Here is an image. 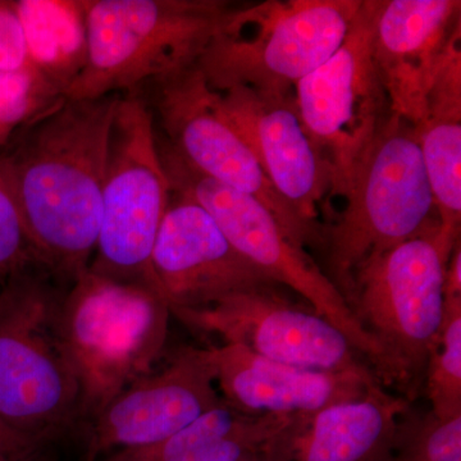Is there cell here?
Wrapping results in <instances>:
<instances>
[{"instance_id": "obj_1", "label": "cell", "mask_w": 461, "mask_h": 461, "mask_svg": "<svg viewBox=\"0 0 461 461\" xmlns=\"http://www.w3.org/2000/svg\"><path fill=\"white\" fill-rule=\"evenodd\" d=\"M120 98L59 99L0 153L41 268L69 285L89 269L95 253L109 132Z\"/></svg>"}, {"instance_id": "obj_2", "label": "cell", "mask_w": 461, "mask_h": 461, "mask_svg": "<svg viewBox=\"0 0 461 461\" xmlns=\"http://www.w3.org/2000/svg\"><path fill=\"white\" fill-rule=\"evenodd\" d=\"M89 54L63 98L140 93L198 65L235 7L221 0H85Z\"/></svg>"}, {"instance_id": "obj_3", "label": "cell", "mask_w": 461, "mask_h": 461, "mask_svg": "<svg viewBox=\"0 0 461 461\" xmlns=\"http://www.w3.org/2000/svg\"><path fill=\"white\" fill-rule=\"evenodd\" d=\"M171 308L154 288L87 269L60 299L58 333L80 384V421L153 372L165 348Z\"/></svg>"}, {"instance_id": "obj_4", "label": "cell", "mask_w": 461, "mask_h": 461, "mask_svg": "<svg viewBox=\"0 0 461 461\" xmlns=\"http://www.w3.org/2000/svg\"><path fill=\"white\" fill-rule=\"evenodd\" d=\"M62 295L32 271L0 291V423L36 448L80 423V384L58 333Z\"/></svg>"}, {"instance_id": "obj_5", "label": "cell", "mask_w": 461, "mask_h": 461, "mask_svg": "<svg viewBox=\"0 0 461 461\" xmlns=\"http://www.w3.org/2000/svg\"><path fill=\"white\" fill-rule=\"evenodd\" d=\"M363 0H269L233 9L200 57L212 89L294 95L344 42Z\"/></svg>"}, {"instance_id": "obj_6", "label": "cell", "mask_w": 461, "mask_h": 461, "mask_svg": "<svg viewBox=\"0 0 461 461\" xmlns=\"http://www.w3.org/2000/svg\"><path fill=\"white\" fill-rule=\"evenodd\" d=\"M344 211L324 230L329 277L344 290L357 267L437 227L414 124L393 114L357 165Z\"/></svg>"}, {"instance_id": "obj_7", "label": "cell", "mask_w": 461, "mask_h": 461, "mask_svg": "<svg viewBox=\"0 0 461 461\" xmlns=\"http://www.w3.org/2000/svg\"><path fill=\"white\" fill-rule=\"evenodd\" d=\"M435 229L373 254L342 295L364 332L381 348L391 386L417 390L444 320L446 263Z\"/></svg>"}, {"instance_id": "obj_8", "label": "cell", "mask_w": 461, "mask_h": 461, "mask_svg": "<svg viewBox=\"0 0 461 461\" xmlns=\"http://www.w3.org/2000/svg\"><path fill=\"white\" fill-rule=\"evenodd\" d=\"M171 191L153 112L141 94L121 95L109 132L102 222L89 271L160 293L151 253Z\"/></svg>"}, {"instance_id": "obj_9", "label": "cell", "mask_w": 461, "mask_h": 461, "mask_svg": "<svg viewBox=\"0 0 461 461\" xmlns=\"http://www.w3.org/2000/svg\"><path fill=\"white\" fill-rule=\"evenodd\" d=\"M160 162L171 189L204 206L230 244L275 284L290 288L330 321L366 359L381 384H391L386 357L360 327L329 275L253 196L191 168L157 133Z\"/></svg>"}, {"instance_id": "obj_10", "label": "cell", "mask_w": 461, "mask_h": 461, "mask_svg": "<svg viewBox=\"0 0 461 461\" xmlns=\"http://www.w3.org/2000/svg\"><path fill=\"white\" fill-rule=\"evenodd\" d=\"M382 5L363 0L339 50L294 90L306 132L329 167L330 193L342 198L366 149L393 114L373 57Z\"/></svg>"}, {"instance_id": "obj_11", "label": "cell", "mask_w": 461, "mask_h": 461, "mask_svg": "<svg viewBox=\"0 0 461 461\" xmlns=\"http://www.w3.org/2000/svg\"><path fill=\"white\" fill-rule=\"evenodd\" d=\"M144 99L162 129L160 139L212 180L262 203L300 247H323V239L306 226L276 193L256 158L240 139L218 105V93L198 66L145 86ZM139 93V94H140Z\"/></svg>"}, {"instance_id": "obj_12", "label": "cell", "mask_w": 461, "mask_h": 461, "mask_svg": "<svg viewBox=\"0 0 461 461\" xmlns=\"http://www.w3.org/2000/svg\"><path fill=\"white\" fill-rule=\"evenodd\" d=\"M278 287L267 285L205 308L171 309V313L196 332L218 336L223 344L242 346L275 362L315 371L371 369L338 327Z\"/></svg>"}, {"instance_id": "obj_13", "label": "cell", "mask_w": 461, "mask_h": 461, "mask_svg": "<svg viewBox=\"0 0 461 461\" xmlns=\"http://www.w3.org/2000/svg\"><path fill=\"white\" fill-rule=\"evenodd\" d=\"M151 269L171 309L205 308L277 285L239 253L204 206L175 190L151 253Z\"/></svg>"}, {"instance_id": "obj_14", "label": "cell", "mask_w": 461, "mask_h": 461, "mask_svg": "<svg viewBox=\"0 0 461 461\" xmlns=\"http://www.w3.org/2000/svg\"><path fill=\"white\" fill-rule=\"evenodd\" d=\"M218 93V91H217ZM218 105L258 165L297 217L321 236L330 169L306 132L294 95L276 96L247 87L218 93Z\"/></svg>"}, {"instance_id": "obj_15", "label": "cell", "mask_w": 461, "mask_h": 461, "mask_svg": "<svg viewBox=\"0 0 461 461\" xmlns=\"http://www.w3.org/2000/svg\"><path fill=\"white\" fill-rule=\"evenodd\" d=\"M221 402L200 348H182L166 368L124 388L90 421L85 461L157 444Z\"/></svg>"}, {"instance_id": "obj_16", "label": "cell", "mask_w": 461, "mask_h": 461, "mask_svg": "<svg viewBox=\"0 0 461 461\" xmlns=\"http://www.w3.org/2000/svg\"><path fill=\"white\" fill-rule=\"evenodd\" d=\"M224 402L247 414H306L350 402L381 384L372 369L330 372L260 357L240 345L200 348Z\"/></svg>"}, {"instance_id": "obj_17", "label": "cell", "mask_w": 461, "mask_h": 461, "mask_svg": "<svg viewBox=\"0 0 461 461\" xmlns=\"http://www.w3.org/2000/svg\"><path fill=\"white\" fill-rule=\"evenodd\" d=\"M459 0H384L373 57L391 111L411 124L426 117L437 67L461 23Z\"/></svg>"}, {"instance_id": "obj_18", "label": "cell", "mask_w": 461, "mask_h": 461, "mask_svg": "<svg viewBox=\"0 0 461 461\" xmlns=\"http://www.w3.org/2000/svg\"><path fill=\"white\" fill-rule=\"evenodd\" d=\"M406 396L382 384L366 395L293 415L262 454L263 461H387L403 415Z\"/></svg>"}, {"instance_id": "obj_19", "label": "cell", "mask_w": 461, "mask_h": 461, "mask_svg": "<svg viewBox=\"0 0 461 461\" xmlns=\"http://www.w3.org/2000/svg\"><path fill=\"white\" fill-rule=\"evenodd\" d=\"M287 415L247 414L222 402L157 444L122 448L98 461H242L262 456Z\"/></svg>"}, {"instance_id": "obj_20", "label": "cell", "mask_w": 461, "mask_h": 461, "mask_svg": "<svg viewBox=\"0 0 461 461\" xmlns=\"http://www.w3.org/2000/svg\"><path fill=\"white\" fill-rule=\"evenodd\" d=\"M33 71L65 96L83 74L89 54L85 0L12 2Z\"/></svg>"}, {"instance_id": "obj_21", "label": "cell", "mask_w": 461, "mask_h": 461, "mask_svg": "<svg viewBox=\"0 0 461 461\" xmlns=\"http://www.w3.org/2000/svg\"><path fill=\"white\" fill-rule=\"evenodd\" d=\"M414 127L437 213L435 242L447 263L460 241L461 114H427Z\"/></svg>"}, {"instance_id": "obj_22", "label": "cell", "mask_w": 461, "mask_h": 461, "mask_svg": "<svg viewBox=\"0 0 461 461\" xmlns=\"http://www.w3.org/2000/svg\"><path fill=\"white\" fill-rule=\"evenodd\" d=\"M423 382L436 417H461V299L445 302L444 320L430 348Z\"/></svg>"}, {"instance_id": "obj_23", "label": "cell", "mask_w": 461, "mask_h": 461, "mask_svg": "<svg viewBox=\"0 0 461 461\" xmlns=\"http://www.w3.org/2000/svg\"><path fill=\"white\" fill-rule=\"evenodd\" d=\"M387 461H461V417L441 420L409 409Z\"/></svg>"}, {"instance_id": "obj_24", "label": "cell", "mask_w": 461, "mask_h": 461, "mask_svg": "<svg viewBox=\"0 0 461 461\" xmlns=\"http://www.w3.org/2000/svg\"><path fill=\"white\" fill-rule=\"evenodd\" d=\"M62 98L32 67L0 74V149L7 147L18 130Z\"/></svg>"}, {"instance_id": "obj_25", "label": "cell", "mask_w": 461, "mask_h": 461, "mask_svg": "<svg viewBox=\"0 0 461 461\" xmlns=\"http://www.w3.org/2000/svg\"><path fill=\"white\" fill-rule=\"evenodd\" d=\"M33 267L41 268L16 195L0 165V278L9 280L32 271Z\"/></svg>"}, {"instance_id": "obj_26", "label": "cell", "mask_w": 461, "mask_h": 461, "mask_svg": "<svg viewBox=\"0 0 461 461\" xmlns=\"http://www.w3.org/2000/svg\"><path fill=\"white\" fill-rule=\"evenodd\" d=\"M25 38L12 2L0 5V74L27 68Z\"/></svg>"}, {"instance_id": "obj_27", "label": "cell", "mask_w": 461, "mask_h": 461, "mask_svg": "<svg viewBox=\"0 0 461 461\" xmlns=\"http://www.w3.org/2000/svg\"><path fill=\"white\" fill-rule=\"evenodd\" d=\"M38 450L0 423V461H23Z\"/></svg>"}, {"instance_id": "obj_28", "label": "cell", "mask_w": 461, "mask_h": 461, "mask_svg": "<svg viewBox=\"0 0 461 461\" xmlns=\"http://www.w3.org/2000/svg\"><path fill=\"white\" fill-rule=\"evenodd\" d=\"M444 299H461V242L455 245L453 253L446 264L444 276Z\"/></svg>"}, {"instance_id": "obj_29", "label": "cell", "mask_w": 461, "mask_h": 461, "mask_svg": "<svg viewBox=\"0 0 461 461\" xmlns=\"http://www.w3.org/2000/svg\"><path fill=\"white\" fill-rule=\"evenodd\" d=\"M23 461H38V454H32V455H30L29 457H26L25 460H23Z\"/></svg>"}, {"instance_id": "obj_30", "label": "cell", "mask_w": 461, "mask_h": 461, "mask_svg": "<svg viewBox=\"0 0 461 461\" xmlns=\"http://www.w3.org/2000/svg\"><path fill=\"white\" fill-rule=\"evenodd\" d=\"M242 461H263L260 456L248 457V459Z\"/></svg>"}, {"instance_id": "obj_31", "label": "cell", "mask_w": 461, "mask_h": 461, "mask_svg": "<svg viewBox=\"0 0 461 461\" xmlns=\"http://www.w3.org/2000/svg\"><path fill=\"white\" fill-rule=\"evenodd\" d=\"M3 0H0V5H2Z\"/></svg>"}]
</instances>
